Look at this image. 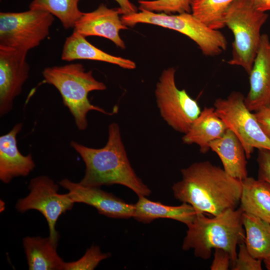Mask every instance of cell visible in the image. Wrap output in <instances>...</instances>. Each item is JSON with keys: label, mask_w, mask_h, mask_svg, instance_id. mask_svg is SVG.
<instances>
[{"label": "cell", "mask_w": 270, "mask_h": 270, "mask_svg": "<svg viewBox=\"0 0 270 270\" xmlns=\"http://www.w3.org/2000/svg\"><path fill=\"white\" fill-rule=\"evenodd\" d=\"M182 179L172 186L174 197L190 204L196 213L213 216L240 204L242 181L206 160L196 162L180 170Z\"/></svg>", "instance_id": "1"}, {"label": "cell", "mask_w": 270, "mask_h": 270, "mask_svg": "<svg viewBox=\"0 0 270 270\" xmlns=\"http://www.w3.org/2000/svg\"><path fill=\"white\" fill-rule=\"evenodd\" d=\"M70 146L85 164L84 176L79 182L82 184L96 187L120 184L129 188L138 196H148L151 194L150 189L130 164L117 123L110 124L108 140L102 148H90L74 140L70 142Z\"/></svg>", "instance_id": "2"}, {"label": "cell", "mask_w": 270, "mask_h": 270, "mask_svg": "<svg viewBox=\"0 0 270 270\" xmlns=\"http://www.w3.org/2000/svg\"><path fill=\"white\" fill-rule=\"evenodd\" d=\"M243 212L240 207L212 218L196 213L193 222L187 226L182 250L192 249L196 257L206 260L210 258L212 249H223L230 255L232 266L237 258V246L245 240Z\"/></svg>", "instance_id": "3"}, {"label": "cell", "mask_w": 270, "mask_h": 270, "mask_svg": "<svg viewBox=\"0 0 270 270\" xmlns=\"http://www.w3.org/2000/svg\"><path fill=\"white\" fill-rule=\"evenodd\" d=\"M42 74L44 82L59 92L64 106L68 109L79 130L87 128V115L91 110L108 116L116 113V109L108 112L91 104L88 98V93L104 90L106 86L94 78L92 70L86 71L82 64L72 63L48 67L42 70Z\"/></svg>", "instance_id": "4"}, {"label": "cell", "mask_w": 270, "mask_h": 270, "mask_svg": "<svg viewBox=\"0 0 270 270\" xmlns=\"http://www.w3.org/2000/svg\"><path fill=\"white\" fill-rule=\"evenodd\" d=\"M268 14L258 10L250 0H234L225 17L226 26L232 32V56L227 62L242 67L250 74L261 39L260 30Z\"/></svg>", "instance_id": "5"}, {"label": "cell", "mask_w": 270, "mask_h": 270, "mask_svg": "<svg viewBox=\"0 0 270 270\" xmlns=\"http://www.w3.org/2000/svg\"><path fill=\"white\" fill-rule=\"evenodd\" d=\"M121 20L128 27L142 23L177 31L195 42L206 56H218L227 48L228 42L222 33L208 28L192 13L166 14L142 10L122 15Z\"/></svg>", "instance_id": "6"}, {"label": "cell", "mask_w": 270, "mask_h": 270, "mask_svg": "<svg viewBox=\"0 0 270 270\" xmlns=\"http://www.w3.org/2000/svg\"><path fill=\"white\" fill-rule=\"evenodd\" d=\"M54 18L43 10L0 13V48L28 52L49 34Z\"/></svg>", "instance_id": "7"}, {"label": "cell", "mask_w": 270, "mask_h": 270, "mask_svg": "<svg viewBox=\"0 0 270 270\" xmlns=\"http://www.w3.org/2000/svg\"><path fill=\"white\" fill-rule=\"evenodd\" d=\"M176 69L164 70L156 83L154 94L160 114L174 130L185 134L201 112L198 102L185 90L178 88Z\"/></svg>", "instance_id": "8"}, {"label": "cell", "mask_w": 270, "mask_h": 270, "mask_svg": "<svg viewBox=\"0 0 270 270\" xmlns=\"http://www.w3.org/2000/svg\"><path fill=\"white\" fill-rule=\"evenodd\" d=\"M244 94L232 92L226 98H218L214 106L218 115L238 136L250 159L254 148L270 150V140L260 126L254 113L244 104Z\"/></svg>", "instance_id": "9"}, {"label": "cell", "mask_w": 270, "mask_h": 270, "mask_svg": "<svg viewBox=\"0 0 270 270\" xmlns=\"http://www.w3.org/2000/svg\"><path fill=\"white\" fill-rule=\"evenodd\" d=\"M28 189L29 194L16 203V210L22 213L30 210L40 212L47 221L49 238L57 246L59 234L56 230V222L62 214L71 210L75 203L68 193L59 194L58 184L46 176L32 178Z\"/></svg>", "instance_id": "10"}, {"label": "cell", "mask_w": 270, "mask_h": 270, "mask_svg": "<svg viewBox=\"0 0 270 270\" xmlns=\"http://www.w3.org/2000/svg\"><path fill=\"white\" fill-rule=\"evenodd\" d=\"M28 52L0 48V116L9 113L29 76Z\"/></svg>", "instance_id": "11"}, {"label": "cell", "mask_w": 270, "mask_h": 270, "mask_svg": "<svg viewBox=\"0 0 270 270\" xmlns=\"http://www.w3.org/2000/svg\"><path fill=\"white\" fill-rule=\"evenodd\" d=\"M59 184L68 191L74 203H83L96 208L100 214L114 218L133 217L134 204H128L100 187L90 186L64 178Z\"/></svg>", "instance_id": "12"}, {"label": "cell", "mask_w": 270, "mask_h": 270, "mask_svg": "<svg viewBox=\"0 0 270 270\" xmlns=\"http://www.w3.org/2000/svg\"><path fill=\"white\" fill-rule=\"evenodd\" d=\"M120 14H122L120 8H110L101 4L92 12H84L76 22L74 30L85 38H104L118 47L124 49L125 44L120 36V32L128 29V27L123 24Z\"/></svg>", "instance_id": "13"}, {"label": "cell", "mask_w": 270, "mask_h": 270, "mask_svg": "<svg viewBox=\"0 0 270 270\" xmlns=\"http://www.w3.org/2000/svg\"><path fill=\"white\" fill-rule=\"evenodd\" d=\"M250 88L244 104L250 112L270 106V40L262 34L259 48L248 75Z\"/></svg>", "instance_id": "14"}, {"label": "cell", "mask_w": 270, "mask_h": 270, "mask_svg": "<svg viewBox=\"0 0 270 270\" xmlns=\"http://www.w3.org/2000/svg\"><path fill=\"white\" fill-rule=\"evenodd\" d=\"M22 128V123H17L0 136V180L4 184L16 177L27 176L36 167L31 154L24 156L18 150L16 136Z\"/></svg>", "instance_id": "15"}, {"label": "cell", "mask_w": 270, "mask_h": 270, "mask_svg": "<svg viewBox=\"0 0 270 270\" xmlns=\"http://www.w3.org/2000/svg\"><path fill=\"white\" fill-rule=\"evenodd\" d=\"M209 146L220 158L228 174L242 181L248 176L244 148L231 130L228 128L220 138L212 141Z\"/></svg>", "instance_id": "16"}, {"label": "cell", "mask_w": 270, "mask_h": 270, "mask_svg": "<svg viewBox=\"0 0 270 270\" xmlns=\"http://www.w3.org/2000/svg\"><path fill=\"white\" fill-rule=\"evenodd\" d=\"M214 107H205L182 138L184 144H196L202 154L208 152L210 143L220 138L228 130Z\"/></svg>", "instance_id": "17"}, {"label": "cell", "mask_w": 270, "mask_h": 270, "mask_svg": "<svg viewBox=\"0 0 270 270\" xmlns=\"http://www.w3.org/2000/svg\"><path fill=\"white\" fill-rule=\"evenodd\" d=\"M62 60L71 62L89 60L108 62L128 70L136 68V63L129 59L108 54L90 43L86 38L74 30L64 43Z\"/></svg>", "instance_id": "18"}, {"label": "cell", "mask_w": 270, "mask_h": 270, "mask_svg": "<svg viewBox=\"0 0 270 270\" xmlns=\"http://www.w3.org/2000/svg\"><path fill=\"white\" fill-rule=\"evenodd\" d=\"M138 197V200L134 204L132 218L144 224H150L156 219L166 218L188 226L193 222L196 214L194 208L186 202H182L180 206H171L152 201L146 196Z\"/></svg>", "instance_id": "19"}, {"label": "cell", "mask_w": 270, "mask_h": 270, "mask_svg": "<svg viewBox=\"0 0 270 270\" xmlns=\"http://www.w3.org/2000/svg\"><path fill=\"white\" fill-rule=\"evenodd\" d=\"M22 244L30 270H63L64 262L49 237L26 236Z\"/></svg>", "instance_id": "20"}, {"label": "cell", "mask_w": 270, "mask_h": 270, "mask_svg": "<svg viewBox=\"0 0 270 270\" xmlns=\"http://www.w3.org/2000/svg\"><path fill=\"white\" fill-rule=\"evenodd\" d=\"M242 184L240 207L244 212L270 224V184L248 176L242 180Z\"/></svg>", "instance_id": "21"}, {"label": "cell", "mask_w": 270, "mask_h": 270, "mask_svg": "<svg viewBox=\"0 0 270 270\" xmlns=\"http://www.w3.org/2000/svg\"><path fill=\"white\" fill-rule=\"evenodd\" d=\"M244 243L250 254L264 260L270 258V224L252 214L243 212Z\"/></svg>", "instance_id": "22"}, {"label": "cell", "mask_w": 270, "mask_h": 270, "mask_svg": "<svg viewBox=\"0 0 270 270\" xmlns=\"http://www.w3.org/2000/svg\"><path fill=\"white\" fill-rule=\"evenodd\" d=\"M234 0H192L191 13L208 28L219 30L226 26V14Z\"/></svg>", "instance_id": "23"}, {"label": "cell", "mask_w": 270, "mask_h": 270, "mask_svg": "<svg viewBox=\"0 0 270 270\" xmlns=\"http://www.w3.org/2000/svg\"><path fill=\"white\" fill-rule=\"evenodd\" d=\"M81 0H33L29 9L46 12L58 18L66 30L74 28L84 12L78 7Z\"/></svg>", "instance_id": "24"}, {"label": "cell", "mask_w": 270, "mask_h": 270, "mask_svg": "<svg viewBox=\"0 0 270 270\" xmlns=\"http://www.w3.org/2000/svg\"><path fill=\"white\" fill-rule=\"evenodd\" d=\"M192 0H139L140 10L166 14L191 13Z\"/></svg>", "instance_id": "25"}, {"label": "cell", "mask_w": 270, "mask_h": 270, "mask_svg": "<svg viewBox=\"0 0 270 270\" xmlns=\"http://www.w3.org/2000/svg\"><path fill=\"white\" fill-rule=\"evenodd\" d=\"M110 256L109 252H102L98 246L93 244L80 258L74 262H64L63 270H92L101 261Z\"/></svg>", "instance_id": "26"}, {"label": "cell", "mask_w": 270, "mask_h": 270, "mask_svg": "<svg viewBox=\"0 0 270 270\" xmlns=\"http://www.w3.org/2000/svg\"><path fill=\"white\" fill-rule=\"evenodd\" d=\"M240 250L232 270H262V260L254 258L248 251L244 242L239 244Z\"/></svg>", "instance_id": "27"}, {"label": "cell", "mask_w": 270, "mask_h": 270, "mask_svg": "<svg viewBox=\"0 0 270 270\" xmlns=\"http://www.w3.org/2000/svg\"><path fill=\"white\" fill-rule=\"evenodd\" d=\"M256 162L258 164V178L270 184V150H258Z\"/></svg>", "instance_id": "28"}, {"label": "cell", "mask_w": 270, "mask_h": 270, "mask_svg": "<svg viewBox=\"0 0 270 270\" xmlns=\"http://www.w3.org/2000/svg\"><path fill=\"white\" fill-rule=\"evenodd\" d=\"M231 264L229 254L222 248H215L214 258L210 266L211 270H227Z\"/></svg>", "instance_id": "29"}, {"label": "cell", "mask_w": 270, "mask_h": 270, "mask_svg": "<svg viewBox=\"0 0 270 270\" xmlns=\"http://www.w3.org/2000/svg\"><path fill=\"white\" fill-rule=\"evenodd\" d=\"M254 114L262 131L270 140V106L262 108Z\"/></svg>", "instance_id": "30"}, {"label": "cell", "mask_w": 270, "mask_h": 270, "mask_svg": "<svg viewBox=\"0 0 270 270\" xmlns=\"http://www.w3.org/2000/svg\"><path fill=\"white\" fill-rule=\"evenodd\" d=\"M119 5L122 14H128L138 12V8L130 0H114Z\"/></svg>", "instance_id": "31"}, {"label": "cell", "mask_w": 270, "mask_h": 270, "mask_svg": "<svg viewBox=\"0 0 270 270\" xmlns=\"http://www.w3.org/2000/svg\"><path fill=\"white\" fill-rule=\"evenodd\" d=\"M254 6L258 11L266 12L270 11V0H250Z\"/></svg>", "instance_id": "32"}, {"label": "cell", "mask_w": 270, "mask_h": 270, "mask_svg": "<svg viewBox=\"0 0 270 270\" xmlns=\"http://www.w3.org/2000/svg\"><path fill=\"white\" fill-rule=\"evenodd\" d=\"M263 260L267 270H270V258L264 260Z\"/></svg>", "instance_id": "33"}]
</instances>
